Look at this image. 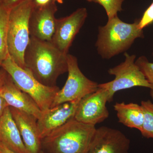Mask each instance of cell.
<instances>
[{
	"label": "cell",
	"mask_w": 153,
	"mask_h": 153,
	"mask_svg": "<svg viewBox=\"0 0 153 153\" xmlns=\"http://www.w3.org/2000/svg\"><path fill=\"white\" fill-rule=\"evenodd\" d=\"M68 54L51 41L30 37L24 55L25 68L42 84L56 86L58 77L68 71Z\"/></svg>",
	"instance_id": "cell-1"
},
{
	"label": "cell",
	"mask_w": 153,
	"mask_h": 153,
	"mask_svg": "<svg viewBox=\"0 0 153 153\" xmlns=\"http://www.w3.org/2000/svg\"><path fill=\"white\" fill-rule=\"evenodd\" d=\"M96 130L73 117L43 139L42 144L49 153H86Z\"/></svg>",
	"instance_id": "cell-2"
},
{
	"label": "cell",
	"mask_w": 153,
	"mask_h": 153,
	"mask_svg": "<svg viewBox=\"0 0 153 153\" xmlns=\"http://www.w3.org/2000/svg\"><path fill=\"white\" fill-rule=\"evenodd\" d=\"M139 21L128 24L117 16L108 20L106 25L98 28L96 47L102 58L108 59L128 49L138 38H143Z\"/></svg>",
	"instance_id": "cell-3"
},
{
	"label": "cell",
	"mask_w": 153,
	"mask_h": 153,
	"mask_svg": "<svg viewBox=\"0 0 153 153\" xmlns=\"http://www.w3.org/2000/svg\"><path fill=\"white\" fill-rule=\"evenodd\" d=\"M33 7V0H27L9 11L7 28L9 55L17 65L24 68H25L24 55L30 38L29 19Z\"/></svg>",
	"instance_id": "cell-4"
},
{
	"label": "cell",
	"mask_w": 153,
	"mask_h": 153,
	"mask_svg": "<svg viewBox=\"0 0 153 153\" xmlns=\"http://www.w3.org/2000/svg\"><path fill=\"white\" fill-rule=\"evenodd\" d=\"M1 68L10 75L20 90L34 100L42 111L51 108L55 95L60 90L59 87L42 84L27 69L17 65L9 54L3 62Z\"/></svg>",
	"instance_id": "cell-5"
},
{
	"label": "cell",
	"mask_w": 153,
	"mask_h": 153,
	"mask_svg": "<svg viewBox=\"0 0 153 153\" xmlns=\"http://www.w3.org/2000/svg\"><path fill=\"white\" fill-rule=\"evenodd\" d=\"M67 64L68 76L66 83L56 94L51 108L65 102L80 101L98 89V84L88 78L80 70L76 57L68 54Z\"/></svg>",
	"instance_id": "cell-6"
},
{
	"label": "cell",
	"mask_w": 153,
	"mask_h": 153,
	"mask_svg": "<svg viewBox=\"0 0 153 153\" xmlns=\"http://www.w3.org/2000/svg\"><path fill=\"white\" fill-rule=\"evenodd\" d=\"M124 61L113 68H110L108 73L114 75V79L110 82L98 84V87L107 91L108 102L112 101L115 94L119 91L140 86L153 89L138 66L135 63V55L125 53Z\"/></svg>",
	"instance_id": "cell-7"
},
{
	"label": "cell",
	"mask_w": 153,
	"mask_h": 153,
	"mask_svg": "<svg viewBox=\"0 0 153 153\" xmlns=\"http://www.w3.org/2000/svg\"><path fill=\"white\" fill-rule=\"evenodd\" d=\"M108 102L107 91L99 87L95 92L85 96L80 100L74 118L79 122L95 126L104 121L109 116L106 107Z\"/></svg>",
	"instance_id": "cell-8"
},
{
	"label": "cell",
	"mask_w": 153,
	"mask_h": 153,
	"mask_svg": "<svg viewBox=\"0 0 153 153\" xmlns=\"http://www.w3.org/2000/svg\"><path fill=\"white\" fill-rule=\"evenodd\" d=\"M88 16L85 8L77 9L67 16L57 19L55 33L51 42L65 54H68L76 35L82 28Z\"/></svg>",
	"instance_id": "cell-9"
},
{
	"label": "cell",
	"mask_w": 153,
	"mask_h": 153,
	"mask_svg": "<svg viewBox=\"0 0 153 153\" xmlns=\"http://www.w3.org/2000/svg\"><path fill=\"white\" fill-rule=\"evenodd\" d=\"M130 140L120 131L107 126L96 128L86 153H128Z\"/></svg>",
	"instance_id": "cell-10"
},
{
	"label": "cell",
	"mask_w": 153,
	"mask_h": 153,
	"mask_svg": "<svg viewBox=\"0 0 153 153\" xmlns=\"http://www.w3.org/2000/svg\"><path fill=\"white\" fill-rule=\"evenodd\" d=\"M57 11L55 1L44 7L33 6L29 19L30 37L51 41L55 33L57 20L55 15Z\"/></svg>",
	"instance_id": "cell-11"
},
{
	"label": "cell",
	"mask_w": 153,
	"mask_h": 153,
	"mask_svg": "<svg viewBox=\"0 0 153 153\" xmlns=\"http://www.w3.org/2000/svg\"><path fill=\"white\" fill-rule=\"evenodd\" d=\"M79 101L65 102L42 111L37 120L41 140L74 117Z\"/></svg>",
	"instance_id": "cell-12"
},
{
	"label": "cell",
	"mask_w": 153,
	"mask_h": 153,
	"mask_svg": "<svg viewBox=\"0 0 153 153\" xmlns=\"http://www.w3.org/2000/svg\"><path fill=\"white\" fill-rule=\"evenodd\" d=\"M12 116L29 153H40L42 140L39 136L38 119L32 115L10 107Z\"/></svg>",
	"instance_id": "cell-13"
},
{
	"label": "cell",
	"mask_w": 153,
	"mask_h": 153,
	"mask_svg": "<svg viewBox=\"0 0 153 153\" xmlns=\"http://www.w3.org/2000/svg\"><path fill=\"white\" fill-rule=\"evenodd\" d=\"M0 93L9 107L32 115L38 120L41 117L42 111L36 102L15 85L8 74Z\"/></svg>",
	"instance_id": "cell-14"
},
{
	"label": "cell",
	"mask_w": 153,
	"mask_h": 153,
	"mask_svg": "<svg viewBox=\"0 0 153 153\" xmlns=\"http://www.w3.org/2000/svg\"><path fill=\"white\" fill-rule=\"evenodd\" d=\"M0 143L17 153H29L12 116L10 107L0 118Z\"/></svg>",
	"instance_id": "cell-15"
},
{
	"label": "cell",
	"mask_w": 153,
	"mask_h": 153,
	"mask_svg": "<svg viewBox=\"0 0 153 153\" xmlns=\"http://www.w3.org/2000/svg\"><path fill=\"white\" fill-rule=\"evenodd\" d=\"M119 122L130 128H142L144 114L141 105L137 103L116 102L114 105Z\"/></svg>",
	"instance_id": "cell-16"
},
{
	"label": "cell",
	"mask_w": 153,
	"mask_h": 153,
	"mask_svg": "<svg viewBox=\"0 0 153 153\" xmlns=\"http://www.w3.org/2000/svg\"><path fill=\"white\" fill-rule=\"evenodd\" d=\"M9 11L0 5V69L9 55L7 28Z\"/></svg>",
	"instance_id": "cell-17"
},
{
	"label": "cell",
	"mask_w": 153,
	"mask_h": 153,
	"mask_svg": "<svg viewBox=\"0 0 153 153\" xmlns=\"http://www.w3.org/2000/svg\"><path fill=\"white\" fill-rule=\"evenodd\" d=\"M144 114L142 128L140 131L143 137L153 139V102L150 100L141 102Z\"/></svg>",
	"instance_id": "cell-18"
},
{
	"label": "cell",
	"mask_w": 153,
	"mask_h": 153,
	"mask_svg": "<svg viewBox=\"0 0 153 153\" xmlns=\"http://www.w3.org/2000/svg\"><path fill=\"white\" fill-rule=\"evenodd\" d=\"M89 2L97 3L104 8L108 20L117 16L118 12L122 10V5L124 0H86Z\"/></svg>",
	"instance_id": "cell-19"
},
{
	"label": "cell",
	"mask_w": 153,
	"mask_h": 153,
	"mask_svg": "<svg viewBox=\"0 0 153 153\" xmlns=\"http://www.w3.org/2000/svg\"><path fill=\"white\" fill-rule=\"evenodd\" d=\"M148 82L153 85V63L149 62L145 56H141L135 61Z\"/></svg>",
	"instance_id": "cell-20"
},
{
	"label": "cell",
	"mask_w": 153,
	"mask_h": 153,
	"mask_svg": "<svg viewBox=\"0 0 153 153\" xmlns=\"http://www.w3.org/2000/svg\"><path fill=\"white\" fill-rule=\"evenodd\" d=\"M153 23V2L145 13L139 22V27L143 30L147 26Z\"/></svg>",
	"instance_id": "cell-21"
},
{
	"label": "cell",
	"mask_w": 153,
	"mask_h": 153,
	"mask_svg": "<svg viewBox=\"0 0 153 153\" xmlns=\"http://www.w3.org/2000/svg\"><path fill=\"white\" fill-rule=\"evenodd\" d=\"M27 0H0V5L10 11L19 4Z\"/></svg>",
	"instance_id": "cell-22"
},
{
	"label": "cell",
	"mask_w": 153,
	"mask_h": 153,
	"mask_svg": "<svg viewBox=\"0 0 153 153\" xmlns=\"http://www.w3.org/2000/svg\"><path fill=\"white\" fill-rule=\"evenodd\" d=\"M8 74L3 68L0 69V92L4 85Z\"/></svg>",
	"instance_id": "cell-23"
},
{
	"label": "cell",
	"mask_w": 153,
	"mask_h": 153,
	"mask_svg": "<svg viewBox=\"0 0 153 153\" xmlns=\"http://www.w3.org/2000/svg\"><path fill=\"white\" fill-rule=\"evenodd\" d=\"M8 107V105L5 100L1 95L0 93V118L2 116L7 108Z\"/></svg>",
	"instance_id": "cell-24"
},
{
	"label": "cell",
	"mask_w": 153,
	"mask_h": 153,
	"mask_svg": "<svg viewBox=\"0 0 153 153\" xmlns=\"http://www.w3.org/2000/svg\"><path fill=\"white\" fill-rule=\"evenodd\" d=\"M55 0H33V6L41 7L47 5Z\"/></svg>",
	"instance_id": "cell-25"
},
{
	"label": "cell",
	"mask_w": 153,
	"mask_h": 153,
	"mask_svg": "<svg viewBox=\"0 0 153 153\" xmlns=\"http://www.w3.org/2000/svg\"><path fill=\"white\" fill-rule=\"evenodd\" d=\"M0 153H17L8 149L4 145L0 143ZM40 153H43L41 152Z\"/></svg>",
	"instance_id": "cell-26"
},
{
	"label": "cell",
	"mask_w": 153,
	"mask_h": 153,
	"mask_svg": "<svg viewBox=\"0 0 153 153\" xmlns=\"http://www.w3.org/2000/svg\"><path fill=\"white\" fill-rule=\"evenodd\" d=\"M55 1L58 4H62L63 2V0H55Z\"/></svg>",
	"instance_id": "cell-27"
},
{
	"label": "cell",
	"mask_w": 153,
	"mask_h": 153,
	"mask_svg": "<svg viewBox=\"0 0 153 153\" xmlns=\"http://www.w3.org/2000/svg\"><path fill=\"white\" fill-rule=\"evenodd\" d=\"M150 94L151 97L152 99L153 100V89H151Z\"/></svg>",
	"instance_id": "cell-28"
},
{
	"label": "cell",
	"mask_w": 153,
	"mask_h": 153,
	"mask_svg": "<svg viewBox=\"0 0 153 153\" xmlns=\"http://www.w3.org/2000/svg\"></svg>",
	"instance_id": "cell-29"
}]
</instances>
